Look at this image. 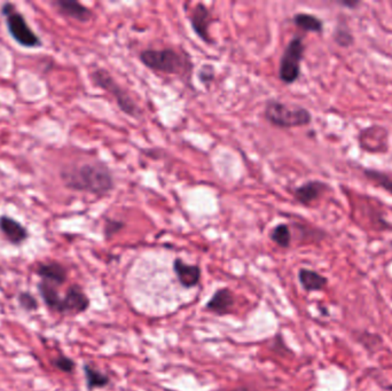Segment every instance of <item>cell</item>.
I'll return each mask as SVG.
<instances>
[{"instance_id":"obj_1","label":"cell","mask_w":392,"mask_h":391,"mask_svg":"<svg viewBox=\"0 0 392 391\" xmlns=\"http://www.w3.org/2000/svg\"><path fill=\"white\" fill-rule=\"evenodd\" d=\"M63 185L70 191L104 197L115 187L114 175L102 162H87L63 167L60 170Z\"/></svg>"},{"instance_id":"obj_2","label":"cell","mask_w":392,"mask_h":391,"mask_svg":"<svg viewBox=\"0 0 392 391\" xmlns=\"http://www.w3.org/2000/svg\"><path fill=\"white\" fill-rule=\"evenodd\" d=\"M139 59L146 68L167 75H187L193 68L188 54L175 48H148L140 53Z\"/></svg>"},{"instance_id":"obj_3","label":"cell","mask_w":392,"mask_h":391,"mask_svg":"<svg viewBox=\"0 0 392 391\" xmlns=\"http://www.w3.org/2000/svg\"><path fill=\"white\" fill-rule=\"evenodd\" d=\"M264 117L272 126L280 128L309 126L312 115L306 108L289 106L279 100H268L265 106Z\"/></svg>"},{"instance_id":"obj_4","label":"cell","mask_w":392,"mask_h":391,"mask_svg":"<svg viewBox=\"0 0 392 391\" xmlns=\"http://www.w3.org/2000/svg\"><path fill=\"white\" fill-rule=\"evenodd\" d=\"M91 79L95 87L106 91L115 98L116 105L119 106L121 111L128 116L139 120L141 117V108L129 94L128 91L117 83L116 79L111 76L107 69H95L91 72Z\"/></svg>"},{"instance_id":"obj_5","label":"cell","mask_w":392,"mask_h":391,"mask_svg":"<svg viewBox=\"0 0 392 391\" xmlns=\"http://www.w3.org/2000/svg\"><path fill=\"white\" fill-rule=\"evenodd\" d=\"M1 16L6 23L7 31L18 45L26 48H42V39L31 29L23 14L16 9L14 4H4Z\"/></svg>"},{"instance_id":"obj_6","label":"cell","mask_w":392,"mask_h":391,"mask_svg":"<svg viewBox=\"0 0 392 391\" xmlns=\"http://www.w3.org/2000/svg\"><path fill=\"white\" fill-rule=\"evenodd\" d=\"M305 45L303 38L294 37L285 46L279 63V78L285 84H294L300 76V62L303 60Z\"/></svg>"},{"instance_id":"obj_7","label":"cell","mask_w":392,"mask_h":391,"mask_svg":"<svg viewBox=\"0 0 392 391\" xmlns=\"http://www.w3.org/2000/svg\"><path fill=\"white\" fill-rule=\"evenodd\" d=\"M190 22L194 33L201 40L207 44L214 43V40L211 39L210 33H209L211 24L214 22V18H212L210 9L205 6V4H196V6L190 13Z\"/></svg>"},{"instance_id":"obj_8","label":"cell","mask_w":392,"mask_h":391,"mask_svg":"<svg viewBox=\"0 0 392 391\" xmlns=\"http://www.w3.org/2000/svg\"><path fill=\"white\" fill-rule=\"evenodd\" d=\"M89 296L84 293L82 287L78 285H72L69 287L65 297H62V307L61 314H80L89 310Z\"/></svg>"},{"instance_id":"obj_9","label":"cell","mask_w":392,"mask_h":391,"mask_svg":"<svg viewBox=\"0 0 392 391\" xmlns=\"http://www.w3.org/2000/svg\"><path fill=\"white\" fill-rule=\"evenodd\" d=\"M52 5L61 16L72 18L80 23H87L93 18L92 9L76 0H54Z\"/></svg>"},{"instance_id":"obj_10","label":"cell","mask_w":392,"mask_h":391,"mask_svg":"<svg viewBox=\"0 0 392 391\" xmlns=\"http://www.w3.org/2000/svg\"><path fill=\"white\" fill-rule=\"evenodd\" d=\"M0 232L11 245L21 246L29 239V231L11 216H0Z\"/></svg>"},{"instance_id":"obj_11","label":"cell","mask_w":392,"mask_h":391,"mask_svg":"<svg viewBox=\"0 0 392 391\" xmlns=\"http://www.w3.org/2000/svg\"><path fill=\"white\" fill-rule=\"evenodd\" d=\"M173 272L175 277L178 279L179 284L182 285L184 288H194L200 284L201 277H202V271L201 268L196 264L185 263L182 258L177 257L173 260Z\"/></svg>"},{"instance_id":"obj_12","label":"cell","mask_w":392,"mask_h":391,"mask_svg":"<svg viewBox=\"0 0 392 391\" xmlns=\"http://www.w3.org/2000/svg\"><path fill=\"white\" fill-rule=\"evenodd\" d=\"M235 299L232 292L227 287L216 290L205 304V310L217 316H226L232 314Z\"/></svg>"},{"instance_id":"obj_13","label":"cell","mask_w":392,"mask_h":391,"mask_svg":"<svg viewBox=\"0 0 392 391\" xmlns=\"http://www.w3.org/2000/svg\"><path fill=\"white\" fill-rule=\"evenodd\" d=\"M35 273L42 279V281H46L54 286H61L68 278L67 269L57 260L39 263L35 270Z\"/></svg>"},{"instance_id":"obj_14","label":"cell","mask_w":392,"mask_h":391,"mask_svg":"<svg viewBox=\"0 0 392 391\" xmlns=\"http://www.w3.org/2000/svg\"><path fill=\"white\" fill-rule=\"evenodd\" d=\"M328 189L326 182L320 180H310L304 182L303 185L295 188L294 197L298 204L302 206H311L315 200H318L321 195Z\"/></svg>"},{"instance_id":"obj_15","label":"cell","mask_w":392,"mask_h":391,"mask_svg":"<svg viewBox=\"0 0 392 391\" xmlns=\"http://www.w3.org/2000/svg\"><path fill=\"white\" fill-rule=\"evenodd\" d=\"M298 281L307 293L321 292L328 285V279L325 275H320L315 270L305 269V268L298 271Z\"/></svg>"},{"instance_id":"obj_16","label":"cell","mask_w":392,"mask_h":391,"mask_svg":"<svg viewBox=\"0 0 392 391\" xmlns=\"http://www.w3.org/2000/svg\"><path fill=\"white\" fill-rule=\"evenodd\" d=\"M38 292L42 296L43 301L48 309L61 314L62 307V297L58 292L57 286L48 284L46 281H40L38 284Z\"/></svg>"},{"instance_id":"obj_17","label":"cell","mask_w":392,"mask_h":391,"mask_svg":"<svg viewBox=\"0 0 392 391\" xmlns=\"http://www.w3.org/2000/svg\"><path fill=\"white\" fill-rule=\"evenodd\" d=\"M84 375L87 381V390L93 391L94 389L106 388L110 383V378L102 370L93 368L92 365L84 364Z\"/></svg>"},{"instance_id":"obj_18","label":"cell","mask_w":392,"mask_h":391,"mask_svg":"<svg viewBox=\"0 0 392 391\" xmlns=\"http://www.w3.org/2000/svg\"><path fill=\"white\" fill-rule=\"evenodd\" d=\"M293 22L296 27L300 28L302 31H309V33H321L324 31V22L312 14L298 13V14H295Z\"/></svg>"},{"instance_id":"obj_19","label":"cell","mask_w":392,"mask_h":391,"mask_svg":"<svg viewBox=\"0 0 392 391\" xmlns=\"http://www.w3.org/2000/svg\"><path fill=\"white\" fill-rule=\"evenodd\" d=\"M268 236H270L271 241L274 242L276 246H279L280 248L287 249L290 247V228L285 223H280V224L276 225L271 230Z\"/></svg>"},{"instance_id":"obj_20","label":"cell","mask_w":392,"mask_h":391,"mask_svg":"<svg viewBox=\"0 0 392 391\" xmlns=\"http://www.w3.org/2000/svg\"><path fill=\"white\" fill-rule=\"evenodd\" d=\"M364 175L367 180L374 182V185L383 188L384 191L389 192L392 195V173L375 169H365Z\"/></svg>"},{"instance_id":"obj_21","label":"cell","mask_w":392,"mask_h":391,"mask_svg":"<svg viewBox=\"0 0 392 391\" xmlns=\"http://www.w3.org/2000/svg\"><path fill=\"white\" fill-rule=\"evenodd\" d=\"M125 227V223L123 221H119L115 219H106L104 225V236L106 240H110L114 236L119 234Z\"/></svg>"},{"instance_id":"obj_22","label":"cell","mask_w":392,"mask_h":391,"mask_svg":"<svg viewBox=\"0 0 392 391\" xmlns=\"http://www.w3.org/2000/svg\"><path fill=\"white\" fill-rule=\"evenodd\" d=\"M53 366L57 370L65 372V373H74L76 368V363L72 358H69L67 356L61 355L58 358L54 359Z\"/></svg>"},{"instance_id":"obj_23","label":"cell","mask_w":392,"mask_h":391,"mask_svg":"<svg viewBox=\"0 0 392 391\" xmlns=\"http://www.w3.org/2000/svg\"><path fill=\"white\" fill-rule=\"evenodd\" d=\"M18 304L24 310L35 311L38 309V302L35 299V296L28 293V292H23L20 294L18 297Z\"/></svg>"},{"instance_id":"obj_24","label":"cell","mask_w":392,"mask_h":391,"mask_svg":"<svg viewBox=\"0 0 392 391\" xmlns=\"http://www.w3.org/2000/svg\"><path fill=\"white\" fill-rule=\"evenodd\" d=\"M334 39L335 42L343 48L350 45L354 43V37L349 33L348 29H343L342 27L336 28L335 33H334Z\"/></svg>"},{"instance_id":"obj_25","label":"cell","mask_w":392,"mask_h":391,"mask_svg":"<svg viewBox=\"0 0 392 391\" xmlns=\"http://www.w3.org/2000/svg\"><path fill=\"white\" fill-rule=\"evenodd\" d=\"M197 78L199 81L209 87L214 79V68L211 65H203L197 72Z\"/></svg>"},{"instance_id":"obj_26","label":"cell","mask_w":392,"mask_h":391,"mask_svg":"<svg viewBox=\"0 0 392 391\" xmlns=\"http://www.w3.org/2000/svg\"><path fill=\"white\" fill-rule=\"evenodd\" d=\"M214 391H257L256 389L251 388V387H248V385H239V387H234V388H225V389H218V390Z\"/></svg>"},{"instance_id":"obj_27","label":"cell","mask_w":392,"mask_h":391,"mask_svg":"<svg viewBox=\"0 0 392 391\" xmlns=\"http://www.w3.org/2000/svg\"><path fill=\"white\" fill-rule=\"evenodd\" d=\"M345 6L356 7L358 5V3H349V1H345V3H342Z\"/></svg>"}]
</instances>
